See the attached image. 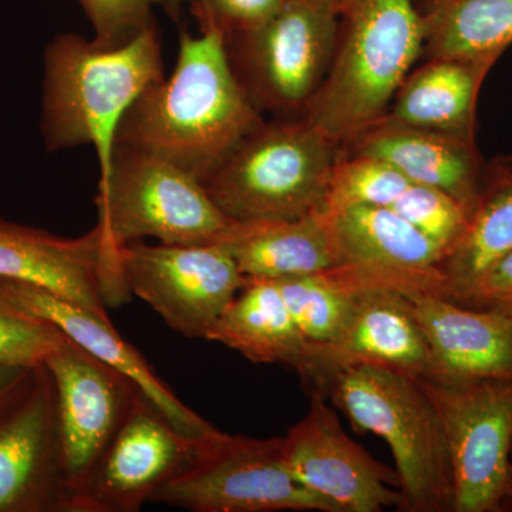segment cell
<instances>
[{
  "instance_id": "cell-1",
  "label": "cell",
  "mask_w": 512,
  "mask_h": 512,
  "mask_svg": "<svg viewBox=\"0 0 512 512\" xmlns=\"http://www.w3.org/2000/svg\"><path fill=\"white\" fill-rule=\"evenodd\" d=\"M183 32L173 73L147 87L124 114L116 144L143 151L202 181L265 120L232 70L225 33L197 18Z\"/></svg>"
},
{
  "instance_id": "cell-2",
  "label": "cell",
  "mask_w": 512,
  "mask_h": 512,
  "mask_svg": "<svg viewBox=\"0 0 512 512\" xmlns=\"http://www.w3.org/2000/svg\"><path fill=\"white\" fill-rule=\"evenodd\" d=\"M42 130L49 151L92 146L100 175L109 170L124 114L147 87L165 77L156 23L119 47L66 33L45 52Z\"/></svg>"
},
{
  "instance_id": "cell-3",
  "label": "cell",
  "mask_w": 512,
  "mask_h": 512,
  "mask_svg": "<svg viewBox=\"0 0 512 512\" xmlns=\"http://www.w3.org/2000/svg\"><path fill=\"white\" fill-rule=\"evenodd\" d=\"M343 16L329 72L302 117L338 147L386 116L424 49L414 0H356Z\"/></svg>"
},
{
  "instance_id": "cell-4",
  "label": "cell",
  "mask_w": 512,
  "mask_h": 512,
  "mask_svg": "<svg viewBox=\"0 0 512 512\" xmlns=\"http://www.w3.org/2000/svg\"><path fill=\"white\" fill-rule=\"evenodd\" d=\"M313 393L323 394L357 429L389 444L406 510L453 511L446 437L421 377L355 365L326 377Z\"/></svg>"
},
{
  "instance_id": "cell-5",
  "label": "cell",
  "mask_w": 512,
  "mask_h": 512,
  "mask_svg": "<svg viewBox=\"0 0 512 512\" xmlns=\"http://www.w3.org/2000/svg\"><path fill=\"white\" fill-rule=\"evenodd\" d=\"M338 148L305 119L265 121L202 185L232 221L322 214Z\"/></svg>"
},
{
  "instance_id": "cell-6",
  "label": "cell",
  "mask_w": 512,
  "mask_h": 512,
  "mask_svg": "<svg viewBox=\"0 0 512 512\" xmlns=\"http://www.w3.org/2000/svg\"><path fill=\"white\" fill-rule=\"evenodd\" d=\"M100 229L111 252L144 238L167 245H214L229 220L200 180L143 151L114 144L96 195Z\"/></svg>"
},
{
  "instance_id": "cell-7",
  "label": "cell",
  "mask_w": 512,
  "mask_h": 512,
  "mask_svg": "<svg viewBox=\"0 0 512 512\" xmlns=\"http://www.w3.org/2000/svg\"><path fill=\"white\" fill-rule=\"evenodd\" d=\"M332 0H285L262 25L225 37L232 70L259 113L302 119L339 42Z\"/></svg>"
},
{
  "instance_id": "cell-8",
  "label": "cell",
  "mask_w": 512,
  "mask_h": 512,
  "mask_svg": "<svg viewBox=\"0 0 512 512\" xmlns=\"http://www.w3.org/2000/svg\"><path fill=\"white\" fill-rule=\"evenodd\" d=\"M446 437L454 512H497L512 501V379H421Z\"/></svg>"
},
{
  "instance_id": "cell-9",
  "label": "cell",
  "mask_w": 512,
  "mask_h": 512,
  "mask_svg": "<svg viewBox=\"0 0 512 512\" xmlns=\"http://www.w3.org/2000/svg\"><path fill=\"white\" fill-rule=\"evenodd\" d=\"M281 441L220 431L153 503L191 512H342L286 470Z\"/></svg>"
},
{
  "instance_id": "cell-10",
  "label": "cell",
  "mask_w": 512,
  "mask_h": 512,
  "mask_svg": "<svg viewBox=\"0 0 512 512\" xmlns=\"http://www.w3.org/2000/svg\"><path fill=\"white\" fill-rule=\"evenodd\" d=\"M117 269L130 295L188 339H207L215 320L249 282L218 244L131 242L117 251Z\"/></svg>"
},
{
  "instance_id": "cell-11",
  "label": "cell",
  "mask_w": 512,
  "mask_h": 512,
  "mask_svg": "<svg viewBox=\"0 0 512 512\" xmlns=\"http://www.w3.org/2000/svg\"><path fill=\"white\" fill-rule=\"evenodd\" d=\"M220 433V431H218ZM211 436L178 430L143 393L77 495L74 512H138L197 460Z\"/></svg>"
},
{
  "instance_id": "cell-12",
  "label": "cell",
  "mask_w": 512,
  "mask_h": 512,
  "mask_svg": "<svg viewBox=\"0 0 512 512\" xmlns=\"http://www.w3.org/2000/svg\"><path fill=\"white\" fill-rule=\"evenodd\" d=\"M0 512H72L55 383L45 363L0 407Z\"/></svg>"
},
{
  "instance_id": "cell-13",
  "label": "cell",
  "mask_w": 512,
  "mask_h": 512,
  "mask_svg": "<svg viewBox=\"0 0 512 512\" xmlns=\"http://www.w3.org/2000/svg\"><path fill=\"white\" fill-rule=\"evenodd\" d=\"M45 365L55 383L64 473L74 512L77 495L106 453L140 390L119 370L67 336L46 357Z\"/></svg>"
},
{
  "instance_id": "cell-14",
  "label": "cell",
  "mask_w": 512,
  "mask_h": 512,
  "mask_svg": "<svg viewBox=\"0 0 512 512\" xmlns=\"http://www.w3.org/2000/svg\"><path fill=\"white\" fill-rule=\"evenodd\" d=\"M282 463L299 483L342 512L403 508L399 474L384 466L343 430L326 397L313 393L308 413L281 441Z\"/></svg>"
},
{
  "instance_id": "cell-15",
  "label": "cell",
  "mask_w": 512,
  "mask_h": 512,
  "mask_svg": "<svg viewBox=\"0 0 512 512\" xmlns=\"http://www.w3.org/2000/svg\"><path fill=\"white\" fill-rule=\"evenodd\" d=\"M0 279L22 282L110 319L107 309L130 299L117 269V252L104 244L100 229L80 238L0 218Z\"/></svg>"
},
{
  "instance_id": "cell-16",
  "label": "cell",
  "mask_w": 512,
  "mask_h": 512,
  "mask_svg": "<svg viewBox=\"0 0 512 512\" xmlns=\"http://www.w3.org/2000/svg\"><path fill=\"white\" fill-rule=\"evenodd\" d=\"M355 365L384 366L421 379L429 377V346L403 292L357 293L339 338L325 345L309 343L299 375L315 389L326 377Z\"/></svg>"
},
{
  "instance_id": "cell-17",
  "label": "cell",
  "mask_w": 512,
  "mask_h": 512,
  "mask_svg": "<svg viewBox=\"0 0 512 512\" xmlns=\"http://www.w3.org/2000/svg\"><path fill=\"white\" fill-rule=\"evenodd\" d=\"M404 296L429 346L427 380L512 379V315L467 308L439 293Z\"/></svg>"
},
{
  "instance_id": "cell-18",
  "label": "cell",
  "mask_w": 512,
  "mask_h": 512,
  "mask_svg": "<svg viewBox=\"0 0 512 512\" xmlns=\"http://www.w3.org/2000/svg\"><path fill=\"white\" fill-rule=\"evenodd\" d=\"M3 282L22 308L53 323L67 338L128 377L178 430L195 437L220 431L175 396L136 348L121 338L110 319L100 318L35 286L6 279Z\"/></svg>"
},
{
  "instance_id": "cell-19",
  "label": "cell",
  "mask_w": 512,
  "mask_h": 512,
  "mask_svg": "<svg viewBox=\"0 0 512 512\" xmlns=\"http://www.w3.org/2000/svg\"><path fill=\"white\" fill-rule=\"evenodd\" d=\"M349 153L392 164L414 184L430 185L473 207L485 170L473 138L379 120L348 144Z\"/></svg>"
},
{
  "instance_id": "cell-20",
  "label": "cell",
  "mask_w": 512,
  "mask_h": 512,
  "mask_svg": "<svg viewBox=\"0 0 512 512\" xmlns=\"http://www.w3.org/2000/svg\"><path fill=\"white\" fill-rule=\"evenodd\" d=\"M218 245L249 281L298 278L345 264L328 212L295 220L232 221Z\"/></svg>"
},
{
  "instance_id": "cell-21",
  "label": "cell",
  "mask_w": 512,
  "mask_h": 512,
  "mask_svg": "<svg viewBox=\"0 0 512 512\" xmlns=\"http://www.w3.org/2000/svg\"><path fill=\"white\" fill-rule=\"evenodd\" d=\"M237 350L258 365H286L301 372L309 342L302 335L275 281L255 279L235 296L207 339Z\"/></svg>"
},
{
  "instance_id": "cell-22",
  "label": "cell",
  "mask_w": 512,
  "mask_h": 512,
  "mask_svg": "<svg viewBox=\"0 0 512 512\" xmlns=\"http://www.w3.org/2000/svg\"><path fill=\"white\" fill-rule=\"evenodd\" d=\"M487 74L458 60L427 59L406 77L383 119L474 140L478 93Z\"/></svg>"
},
{
  "instance_id": "cell-23",
  "label": "cell",
  "mask_w": 512,
  "mask_h": 512,
  "mask_svg": "<svg viewBox=\"0 0 512 512\" xmlns=\"http://www.w3.org/2000/svg\"><path fill=\"white\" fill-rule=\"evenodd\" d=\"M512 251V157L485 165L466 227L441 262L448 299L466 291Z\"/></svg>"
},
{
  "instance_id": "cell-24",
  "label": "cell",
  "mask_w": 512,
  "mask_h": 512,
  "mask_svg": "<svg viewBox=\"0 0 512 512\" xmlns=\"http://www.w3.org/2000/svg\"><path fill=\"white\" fill-rule=\"evenodd\" d=\"M426 59H451L490 72L512 45V0H423Z\"/></svg>"
},
{
  "instance_id": "cell-25",
  "label": "cell",
  "mask_w": 512,
  "mask_h": 512,
  "mask_svg": "<svg viewBox=\"0 0 512 512\" xmlns=\"http://www.w3.org/2000/svg\"><path fill=\"white\" fill-rule=\"evenodd\" d=\"M328 212V211H326ZM343 261L402 269L440 268L443 249L383 205L328 212Z\"/></svg>"
},
{
  "instance_id": "cell-26",
  "label": "cell",
  "mask_w": 512,
  "mask_h": 512,
  "mask_svg": "<svg viewBox=\"0 0 512 512\" xmlns=\"http://www.w3.org/2000/svg\"><path fill=\"white\" fill-rule=\"evenodd\" d=\"M275 282L311 345H325L339 338L352 315L356 293L343 288L326 271Z\"/></svg>"
},
{
  "instance_id": "cell-27",
  "label": "cell",
  "mask_w": 512,
  "mask_h": 512,
  "mask_svg": "<svg viewBox=\"0 0 512 512\" xmlns=\"http://www.w3.org/2000/svg\"><path fill=\"white\" fill-rule=\"evenodd\" d=\"M412 181L397 168L379 158L348 153L333 167L328 195V212L356 207H390Z\"/></svg>"
},
{
  "instance_id": "cell-28",
  "label": "cell",
  "mask_w": 512,
  "mask_h": 512,
  "mask_svg": "<svg viewBox=\"0 0 512 512\" xmlns=\"http://www.w3.org/2000/svg\"><path fill=\"white\" fill-rule=\"evenodd\" d=\"M64 338L53 323L22 308L0 279V367L42 365Z\"/></svg>"
},
{
  "instance_id": "cell-29",
  "label": "cell",
  "mask_w": 512,
  "mask_h": 512,
  "mask_svg": "<svg viewBox=\"0 0 512 512\" xmlns=\"http://www.w3.org/2000/svg\"><path fill=\"white\" fill-rule=\"evenodd\" d=\"M390 208L436 242L446 255L466 227V207L453 195L430 185L410 184Z\"/></svg>"
},
{
  "instance_id": "cell-30",
  "label": "cell",
  "mask_w": 512,
  "mask_h": 512,
  "mask_svg": "<svg viewBox=\"0 0 512 512\" xmlns=\"http://www.w3.org/2000/svg\"><path fill=\"white\" fill-rule=\"evenodd\" d=\"M93 26V42L101 47H119L156 23L154 10L180 16V0H77Z\"/></svg>"
},
{
  "instance_id": "cell-31",
  "label": "cell",
  "mask_w": 512,
  "mask_h": 512,
  "mask_svg": "<svg viewBox=\"0 0 512 512\" xmlns=\"http://www.w3.org/2000/svg\"><path fill=\"white\" fill-rule=\"evenodd\" d=\"M192 15L212 20L225 37L247 32L275 15L285 0H190Z\"/></svg>"
},
{
  "instance_id": "cell-32",
  "label": "cell",
  "mask_w": 512,
  "mask_h": 512,
  "mask_svg": "<svg viewBox=\"0 0 512 512\" xmlns=\"http://www.w3.org/2000/svg\"><path fill=\"white\" fill-rule=\"evenodd\" d=\"M451 301L480 311L512 315V251L481 276L476 284L457 293Z\"/></svg>"
},
{
  "instance_id": "cell-33",
  "label": "cell",
  "mask_w": 512,
  "mask_h": 512,
  "mask_svg": "<svg viewBox=\"0 0 512 512\" xmlns=\"http://www.w3.org/2000/svg\"><path fill=\"white\" fill-rule=\"evenodd\" d=\"M35 367V366H33ZM33 367L2 366L0 367V407L18 390L20 384L32 372Z\"/></svg>"
},
{
  "instance_id": "cell-34",
  "label": "cell",
  "mask_w": 512,
  "mask_h": 512,
  "mask_svg": "<svg viewBox=\"0 0 512 512\" xmlns=\"http://www.w3.org/2000/svg\"><path fill=\"white\" fill-rule=\"evenodd\" d=\"M332 2L335 3L336 9H338L340 15L343 16L350 8H352L353 3H355L356 0H332Z\"/></svg>"
},
{
  "instance_id": "cell-35",
  "label": "cell",
  "mask_w": 512,
  "mask_h": 512,
  "mask_svg": "<svg viewBox=\"0 0 512 512\" xmlns=\"http://www.w3.org/2000/svg\"><path fill=\"white\" fill-rule=\"evenodd\" d=\"M180 2L184 5L185 2H190V0H180Z\"/></svg>"
}]
</instances>
